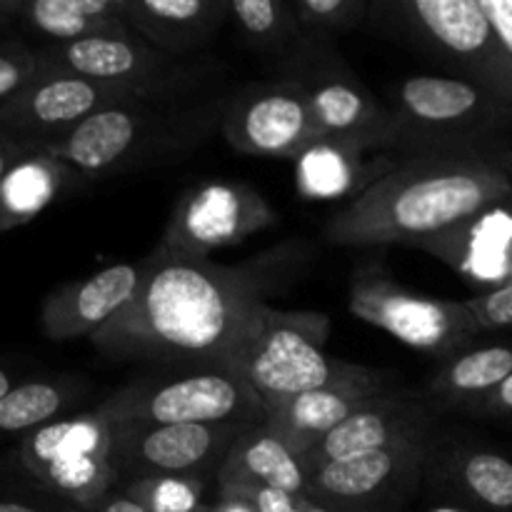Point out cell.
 <instances>
[{
    "label": "cell",
    "mask_w": 512,
    "mask_h": 512,
    "mask_svg": "<svg viewBox=\"0 0 512 512\" xmlns=\"http://www.w3.org/2000/svg\"><path fill=\"white\" fill-rule=\"evenodd\" d=\"M278 223L268 200L238 180H210L185 190L173 205L158 248L178 258L208 260Z\"/></svg>",
    "instance_id": "13"
},
{
    "label": "cell",
    "mask_w": 512,
    "mask_h": 512,
    "mask_svg": "<svg viewBox=\"0 0 512 512\" xmlns=\"http://www.w3.org/2000/svg\"><path fill=\"white\" fill-rule=\"evenodd\" d=\"M30 153H40V150L28 148V145H23L20 140H15L13 135L5 133V130L0 128V183H3L5 175H8L20 160L28 158Z\"/></svg>",
    "instance_id": "38"
},
{
    "label": "cell",
    "mask_w": 512,
    "mask_h": 512,
    "mask_svg": "<svg viewBox=\"0 0 512 512\" xmlns=\"http://www.w3.org/2000/svg\"><path fill=\"white\" fill-rule=\"evenodd\" d=\"M510 175H512V150H510Z\"/></svg>",
    "instance_id": "46"
},
{
    "label": "cell",
    "mask_w": 512,
    "mask_h": 512,
    "mask_svg": "<svg viewBox=\"0 0 512 512\" xmlns=\"http://www.w3.org/2000/svg\"><path fill=\"white\" fill-rule=\"evenodd\" d=\"M230 23L250 50L288 60L305 45L290 0H228Z\"/></svg>",
    "instance_id": "28"
},
{
    "label": "cell",
    "mask_w": 512,
    "mask_h": 512,
    "mask_svg": "<svg viewBox=\"0 0 512 512\" xmlns=\"http://www.w3.org/2000/svg\"><path fill=\"white\" fill-rule=\"evenodd\" d=\"M80 512H148L145 508H140L135 500H130L123 490H110L108 495L93 503L90 508L80 510Z\"/></svg>",
    "instance_id": "39"
},
{
    "label": "cell",
    "mask_w": 512,
    "mask_h": 512,
    "mask_svg": "<svg viewBox=\"0 0 512 512\" xmlns=\"http://www.w3.org/2000/svg\"><path fill=\"white\" fill-rule=\"evenodd\" d=\"M398 388L395 375L388 370H375L365 378L313 390L285 403L275 415L265 420L270 430L283 440L293 455H305L320 440L328 438L335 428L353 418L365 405L375 403L380 395Z\"/></svg>",
    "instance_id": "20"
},
{
    "label": "cell",
    "mask_w": 512,
    "mask_h": 512,
    "mask_svg": "<svg viewBox=\"0 0 512 512\" xmlns=\"http://www.w3.org/2000/svg\"><path fill=\"white\" fill-rule=\"evenodd\" d=\"M43 70L78 75L95 83L125 88L140 98H178L195 95L208 73L198 63H183L125 30L95 35L78 43L45 45L35 50Z\"/></svg>",
    "instance_id": "9"
},
{
    "label": "cell",
    "mask_w": 512,
    "mask_h": 512,
    "mask_svg": "<svg viewBox=\"0 0 512 512\" xmlns=\"http://www.w3.org/2000/svg\"><path fill=\"white\" fill-rule=\"evenodd\" d=\"M480 5L512 55V0H480Z\"/></svg>",
    "instance_id": "37"
},
{
    "label": "cell",
    "mask_w": 512,
    "mask_h": 512,
    "mask_svg": "<svg viewBox=\"0 0 512 512\" xmlns=\"http://www.w3.org/2000/svg\"><path fill=\"white\" fill-rule=\"evenodd\" d=\"M208 480L203 478H145L125 485L123 493L148 512H198Z\"/></svg>",
    "instance_id": "31"
},
{
    "label": "cell",
    "mask_w": 512,
    "mask_h": 512,
    "mask_svg": "<svg viewBox=\"0 0 512 512\" xmlns=\"http://www.w3.org/2000/svg\"><path fill=\"white\" fill-rule=\"evenodd\" d=\"M280 80L298 85L328 138L368 140L393 150V115L335 53L333 43H308L283 63ZM398 155V153H395ZM400 158V155H398Z\"/></svg>",
    "instance_id": "12"
},
{
    "label": "cell",
    "mask_w": 512,
    "mask_h": 512,
    "mask_svg": "<svg viewBox=\"0 0 512 512\" xmlns=\"http://www.w3.org/2000/svg\"><path fill=\"white\" fill-rule=\"evenodd\" d=\"M368 15L512 113V55L480 0H370Z\"/></svg>",
    "instance_id": "5"
},
{
    "label": "cell",
    "mask_w": 512,
    "mask_h": 512,
    "mask_svg": "<svg viewBox=\"0 0 512 512\" xmlns=\"http://www.w3.org/2000/svg\"><path fill=\"white\" fill-rule=\"evenodd\" d=\"M108 423L260 425L265 408L233 368H193L123 385L98 405Z\"/></svg>",
    "instance_id": "7"
},
{
    "label": "cell",
    "mask_w": 512,
    "mask_h": 512,
    "mask_svg": "<svg viewBox=\"0 0 512 512\" xmlns=\"http://www.w3.org/2000/svg\"><path fill=\"white\" fill-rule=\"evenodd\" d=\"M73 175L50 153H30L20 160L0 183V235L43 213Z\"/></svg>",
    "instance_id": "25"
},
{
    "label": "cell",
    "mask_w": 512,
    "mask_h": 512,
    "mask_svg": "<svg viewBox=\"0 0 512 512\" xmlns=\"http://www.w3.org/2000/svg\"><path fill=\"white\" fill-rule=\"evenodd\" d=\"M348 308L363 323L380 328L408 348L433 355L443 363L468 350L480 335L465 300L410 293L378 263L355 268L350 278Z\"/></svg>",
    "instance_id": "8"
},
{
    "label": "cell",
    "mask_w": 512,
    "mask_h": 512,
    "mask_svg": "<svg viewBox=\"0 0 512 512\" xmlns=\"http://www.w3.org/2000/svg\"><path fill=\"white\" fill-rule=\"evenodd\" d=\"M38 73L40 60L35 50L23 48L18 43L3 45L0 48V103L13 98L30 80H35Z\"/></svg>",
    "instance_id": "33"
},
{
    "label": "cell",
    "mask_w": 512,
    "mask_h": 512,
    "mask_svg": "<svg viewBox=\"0 0 512 512\" xmlns=\"http://www.w3.org/2000/svg\"><path fill=\"white\" fill-rule=\"evenodd\" d=\"M18 20L48 38V45L130 30L123 20V0H20Z\"/></svg>",
    "instance_id": "24"
},
{
    "label": "cell",
    "mask_w": 512,
    "mask_h": 512,
    "mask_svg": "<svg viewBox=\"0 0 512 512\" xmlns=\"http://www.w3.org/2000/svg\"><path fill=\"white\" fill-rule=\"evenodd\" d=\"M300 33L308 43H333L365 23L370 0H290Z\"/></svg>",
    "instance_id": "30"
},
{
    "label": "cell",
    "mask_w": 512,
    "mask_h": 512,
    "mask_svg": "<svg viewBox=\"0 0 512 512\" xmlns=\"http://www.w3.org/2000/svg\"><path fill=\"white\" fill-rule=\"evenodd\" d=\"M123 20L145 43L183 60L218 38L230 13L228 0H123Z\"/></svg>",
    "instance_id": "22"
},
{
    "label": "cell",
    "mask_w": 512,
    "mask_h": 512,
    "mask_svg": "<svg viewBox=\"0 0 512 512\" xmlns=\"http://www.w3.org/2000/svg\"><path fill=\"white\" fill-rule=\"evenodd\" d=\"M263 305V278L248 268L178 258L155 245L133 300L90 340L110 358L235 370Z\"/></svg>",
    "instance_id": "1"
},
{
    "label": "cell",
    "mask_w": 512,
    "mask_h": 512,
    "mask_svg": "<svg viewBox=\"0 0 512 512\" xmlns=\"http://www.w3.org/2000/svg\"><path fill=\"white\" fill-rule=\"evenodd\" d=\"M198 512H210V505H205V508H200Z\"/></svg>",
    "instance_id": "45"
},
{
    "label": "cell",
    "mask_w": 512,
    "mask_h": 512,
    "mask_svg": "<svg viewBox=\"0 0 512 512\" xmlns=\"http://www.w3.org/2000/svg\"><path fill=\"white\" fill-rule=\"evenodd\" d=\"M108 428V463L115 490H123L145 478H203L218 483L233 443L253 425L108 423Z\"/></svg>",
    "instance_id": "10"
},
{
    "label": "cell",
    "mask_w": 512,
    "mask_h": 512,
    "mask_svg": "<svg viewBox=\"0 0 512 512\" xmlns=\"http://www.w3.org/2000/svg\"><path fill=\"white\" fill-rule=\"evenodd\" d=\"M18 10H20V0H0V25L18 18Z\"/></svg>",
    "instance_id": "41"
},
{
    "label": "cell",
    "mask_w": 512,
    "mask_h": 512,
    "mask_svg": "<svg viewBox=\"0 0 512 512\" xmlns=\"http://www.w3.org/2000/svg\"><path fill=\"white\" fill-rule=\"evenodd\" d=\"M445 480L485 512H512V460L485 448H458L445 458Z\"/></svg>",
    "instance_id": "27"
},
{
    "label": "cell",
    "mask_w": 512,
    "mask_h": 512,
    "mask_svg": "<svg viewBox=\"0 0 512 512\" xmlns=\"http://www.w3.org/2000/svg\"><path fill=\"white\" fill-rule=\"evenodd\" d=\"M0 512H78L65 500L55 498L43 488L23 465L15 460L13 468L0 465Z\"/></svg>",
    "instance_id": "32"
},
{
    "label": "cell",
    "mask_w": 512,
    "mask_h": 512,
    "mask_svg": "<svg viewBox=\"0 0 512 512\" xmlns=\"http://www.w3.org/2000/svg\"><path fill=\"white\" fill-rule=\"evenodd\" d=\"M393 150L403 155H470L510 173L512 113L450 75H410L393 90Z\"/></svg>",
    "instance_id": "4"
},
{
    "label": "cell",
    "mask_w": 512,
    "mask_h": 512,
    "mask_svg": "<svg viewBox=\"0 0 512 512\" xmlns=\"http://www.w3.org/2000/svg\"><path fill=\"white\" fill-rule=\"evenodd\" d=\"M210 512H255L248 503L233 498V495L218 493V503L210 505Z\"/></svg>",
    "instance_id": "40"
},
{
    "label": "cell",
    "mask_w": 512,
    "mask_h": 512,
    "mask_svg": "<svg viewBox=\"0 0 512 512\" xmlns=\"http://www.w3.org/2000/svg\"><path fill=\"white\" fill-rule=\"evenodd\" d=\"M218 493L233 495V498L248 503L255 512H305V495H290L278 488H265V485H218Z\"/></svg>",
    "instance_id": "35"
},
{
    "label": "cell",
    "mask_w": 512,
    "mask_h": 512,
    "mask_svg": "<svg viewBox=\"0 0 512 512\" xmlns=\"http://www.w3.org/2000/svg\"><path fill=\"white\" fill-rule=\"evenodd\" d=\"M330 318L313 310H275L263 305L235 370L248 380L265 408V420L285 403L313 390L365 378L373 368L325 353Z\"/></svg>",
    "instance_id": "6"
},
{
    "label": "cell",
    "mask_w": 512,
    "mask_h": 512,
    "mask_svg": "<svg viewBox=\"0 0 512 512\" xmlns=\"http://www.w3.org/2000/svg\"><path fill=\"white\" fill-rule=\"evenodd\" d=\"M510 190L512 175L490 160L443 153L403 155L393 170L330 215L325 240L338 248H418Z\"/></svg>",
    "instance_id": "2"
},
{
    "label": "cell",
    "mask_w": 512,
    "mask_h": 512,
    "mask_svg": "<svg viewBox=\"0 0 512 512\" xmlns=\"http://www.w3.org/2000/svg\"><path fill=\"white\" fill-rule=\"evenodd\" d=\"M433 512H460V510H455V508H440V510H433Z\"/></svg>",
    "instance_id": "44"
},
{
    "label": "cell",
    "mask_w": 512,
    "mask_h": 512,
    "mask_svg": "<svg viewBox=\"0 0 512 512\" xmlns=\"http://www.w3.org/2000/svg\"><path fill=\"white\" fill-rule=\"evenodd\" d=\"M480 293L512 283V190L465 223L418 245Z\"/></svg>",
    "instance_id": "18"
},
{
    "label": "cell",
    "mask_w": 512,
    "mask_h": 512,
    "mask_svg": "<svg viewBox=\"0 0 512 512\" xmlns=\"http://www.w3.org/2000/svg\"><path fill=\"white\" fill-rule=\"evenodd\" d=\"M398 163V155L368 140L325 138L295 160V178L303 198L350 200Z\"/></svg>",
    "instance_id": "21"
},
{
    "label": "cell",
    "mask_w": 512,
    "mask_h": 512,
    "mask_svg": "<svg viewBox=\"0 0 512 512\" xmlns=\"http://www.w3.org/2000/svg\"><path fill=\"white\" fill-rule=\"evenodd\" d=\"M230 98H133L100 108L45 150L75 175L113 178L170 163L210 138Z\"/></svg>",
    "instance_id": "3"
},
{
    "label": "cell",
    "mask_w": 512,
    "mask_h": 512,
    "mask_svg": "<svg viewBox=\"0 0 512 512\" xmlns=\"http://www.w3.org/2000/svg\"><path fill=\"white\" fill-rule=\"evenodd\" d=\"M443 405L430 398L428 393H415L408 388H393L380 395L375 403L345 420L340 428L325 440H320L313 450L300 455L305 475L318 473L320 468L353 455L373 453V450L393 448V445L410 443V440L433 438L435 420Z\"/></svg>",
    "instance_id": "17"
},
{
    "label": "cell",
    "mask_w": 512,
    "mask_h": 512,
    "mask_svg": "<svg viewBox=\"0 0 512 512\" xmlns=\"http://www.w3.org/2000/svg\"><path fill=\"white\" fill-rule=\"evenodd\" d=\"M465 305H468L480 335L512 328V283L473 295V298L465 300Z\"/></svg>",
    "instance_id": "34"
},
{
    "label": "cell",
    "mask_w": 512,
    "mask_h": 512,
    "mask_svg": "<svg viewBox=\"0 0 512 512\" xmlns=\"http://www.w3.org/2000/svg\"><path fill=\"white\" fill-rule=\"evenodd\" d=\"M463 410L470 415H478V418H512V373L498 388H493L488 395L465 405Z\"/></svg>",
    "instance_id": "36"
},
{
    "label": "cell",
    "mask_w": 512,
    "mask_h": 512,
    "mask_svg": "<svg viewBox=\"0 0 512 512\" xmlns=\"http://www.w3.org/2000/svg\"><path fill=\"white\" fill-rule=\"evenodd\" d=\"M133 98L140 95L78 75L40 68L35 80L0 103V128L28 148L45 153L100 108Z\"/></svg>",
    "instance_id": "16"
},
{
    "label": "cell",
    "mask_w": 512,
    "mask_h": 512,
    "mask_svg": "<svg viewBox=\"0 0 512 512\" xmlns=\"http://www.w3.org/2000/svg\"><path fill=\"white\" fill-rule=\"evenodd\" d=\"M433 438L338 460L308 478L313 503L333 512H385L403 503L433 458Z\"/></svg>",
    "instance_id": "15"
},
{
    "label": "cell",
    "mask_w": 512,
    "mask_h": 512,
    "mask_svg": "<svg viewBox=\"0 0 512 512\" xmlns=\"http://www.w3.org/2000/svg\"><path fill=\"white\" fill-rule=\"evenodd\" d=\"M303 510H305V512H333V510L323 508V505L313 503V500H310V498H308V495H305V500H303Z\"/></svg>",
    "instance_id": "43"
},
{
    "label": "cell",
    "mask_w": 512,
    "mask_h": 512,
    "mask_svg": "<svg viewBox=\"0 0 512 512\" xmlns=\"http://www.w3.org/2000/svg\"><path fill=\"white\" fill-rule=\"evenodd\" d=\"M78 398L75 380H28L13 385L0 400V440H23L33 430L55 423Z\"/></svg>",
    "instance_id": "29"
},
{
    "label": "cell",
    "mask_w": 512,
    "mask_h": 512,
    "mask_svg": "<svg viewBox=\"0 0 512 512\" xmlns=\"http://www.w3.org/2000/svg\"><path fill=\"white\" fill-rule=\"evenodd\" d=\"M512 373V345H485L445 360L430 378L428 395L445 408H465Z\"/></svg>",
    "instance_id": "26"
},
{
    "label": "cell",
    "mask_w": 512,
    "mask_h": 512,
    "mask_svg": "<svg viewBox=\"0 0 512 512\" xmlns=\"http://www.w3.org/2000/svg\"><path fill=\"white\" fill-rule=\"evenodd\" d=\"M143 275V260L115 263L90 278L68 283L50 293L40 308V328L55 343L93 338L133 300Z\"/></svg>",
    "instance_id": "19"
},
{
    "label": "cell",
    "mask_w": 512,
    "mask_h": 512,
    "mask_svg": "<svg viewBox=\"0 0 512 512\" xmlns=\"http://www.w3.org/2000/svg\"><path fill=\"white\" fill-rule=\"evenodd\" d=\"M108 445V420L95 408L33 430L13 455L48 493L80 512L115 490Z\"/></svg>",
    "instance_id": "11"
},
{
    "label": "cell",
    "mask_w": 512,
    "mask_h": 512,
    "mask_svg": "<svg viewBox=\"0 0 512 512\" xmlns=\"http://www.w3.org/2000/svg\"><path fill=\"white\" fill-rule=\"evenodd\" d=\"M265 485L290 495H305L308 475L300 465L298 455L290 453L283 440L265 423L243 430L230 448L218 485Z\"/></svg>",
    "instance_id": "23"
},
{
    "label": "cell",
    "mask_w": 512,
    "mask_h": 512,
    "mask_svg": "<svg viewBox=\"0 0 512 512\" xmlns=\"http://www.w3.org/2000/svg\"><path fill=\"white\" fill-rule=\"evenodd\" d=\"M220 133L238 153L275 160H298L328 138L303 90L280 78L240 88L228 100Z\"/></svg>",
    "instance_id": "14"
},
{
    "label": "cell",
    "mask_w": 512,
    "mask_h": 512,
    "mask_svg": "<svg viewBox=\"0 0 512 512\" xmlns=\"http://www.w3.org/2000/svg\"><path fill=\"white\" fill-rule=\"evenodd\" d=\"M13 375L8 373V370L3 368V365H0V400H3V395L5 393H10V390H13Z\"/></svg>",
    "instance_id": "42"
}]
</instances>
